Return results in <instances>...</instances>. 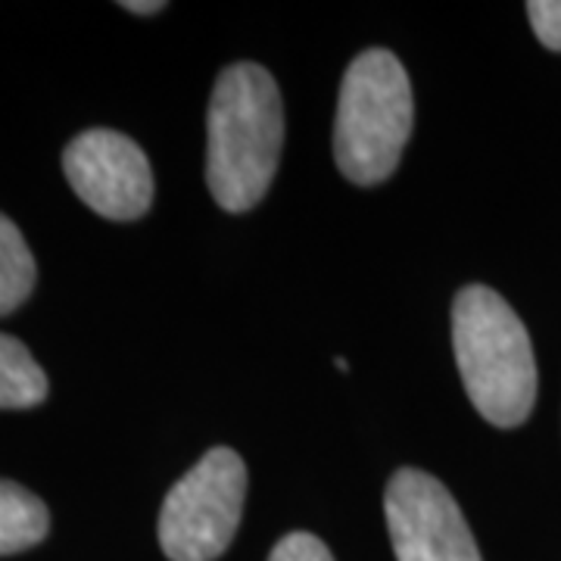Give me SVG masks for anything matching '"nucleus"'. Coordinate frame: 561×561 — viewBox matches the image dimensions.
<instances>
[{
	"label": "nucleus",
	"instance_id": "13",
	"mask_svg": "<svg viewBox=\"0 0 561 561\" xmlns=\"http://www.w3.org/2000/svg\"><path fill=\"white\" fill-rule=\"evenodd\" d=\"M334 365H337V368H341V371H350V365H346V359H341V356H337V359H334Z\"/></svg>",
	"mask_w": 561,
	"mask_h": 561
},
{
	"label": "nucleus",
	"instance_id": "12",
	"mask_svg": "<svg viewBox=\"0 0 561 561\" xmlns=\"http://www.w3.org/2000/svg\"><path fill=\"white\" fill-rule=\"evenodd\" d=\"M122 7H125L128 13H138V16H150V13H160V10H165V3H160V0H153V3H150V0H147V3H138V0H125Z\"/></svg>",
	"mask_w": 561,
	"mask_h": 561
},
{
	"label": "nucleus",
	"instance_id": "2",
	"mask_svg": "<svg viewBox=\"0 0 561 561\" xmlns=\"http://www.w3.org/2000/svg\"><path fill=\"white\" fill-rule=\"evenodd\" d=\"M453 346L468 400L496 427H518L537 402V362L524 321L496 290L471 284L453 302Z\"/></svg>",
	"mask_w": 561,
	"mask_h": 561
},
{
	"label": "nucleus",
	"instance_id": "1",
	"mask_svg": "<svg viewBox=\"0 0 561 561\" xmlns=\"http://www.w3.org/2000/svg\"><path fill=\"white\" fill-rule=\"evenodd\" d=\"M284 106L275 79L256 62L228 66L213 88L206 119V181L228 213H247L278 172Z\"/></svg>",
	"mask_w": 561,
	"mask_h": 561
},
{
	"label": "nucleus",
	"instance_id": "5",
	"mask_svg": "<svg viewBox=\"0 0 561 561\" xmlns=\"http://www.w3.org/2000/svg\"><path fill=\"white\" fill-rule=\"evenodd\" d=\"M397 561H481L459 502L434 474L400 468L383 493Z\"/></svg>",
	"mask_w": 561,
	"mask_h": 561
},
{
	"label": "nucleus",
	"instance_id": "11",
	"mask_svg": "<svg viewBox=\"0 0 561 561\" xmlns=\"http://www.w3.org/2000/svg\"><path fill=\"white\" fill-rule=\"evenodd\" d=\"M527 16H530L537 38L549 50H561V0H530Z\"/></svg>",
	"mask_w": 561,
	"mask_h": 561
},
{
	"label": "nucleus",
	"instance_id": "6",
	"mask_svg": "<svg viewBox=\"0 0 561 561\" xmlns=\"http://www.w3.org/2000/svg\"><path fill=\"white\" fill-rule=\"evenodd\" d=\"M62 172L79 201L103 219H140L153 203L150 160L135 140L119 131H81L62 150Z\"/></svg>",
	"mask_w": 561,
	"mask_h": 561
},
{
	"label": "nucleus",
	"instance_id": "3",
	"mask_svg": "<svg viewBox=\"0 0 561 561\" xmlns=\"http://www.w3.org/2000/svg\"><path fill=\"white\" fill-rule=\"evenodd\" d=\"M412 84L402 62L381 47L359 54L343 76L334 122V157L343 175L362 187L390 179L412 135Z\"/></svg>",
	"mask_w": 561,
	"mask_h": 561
},
{
	"label": "nucleus",
	"instance_id": "9",
	"mask_svg": "<svg viewBox=\"0 0 561 561\" xmlns=\"http://www.w3.org/2000/svg\"><path fill=\"white\" fill-rule=\"evenodd\" d=\"M35 256L22 231L0 213V316L16 312L32 297Z\"/></svg>",
	"mask_w": 561,
	"mask_h": 561
},
{
	"label": "nucleus",
	"instance_id": "10",
	"mask_svg": "<svg viewBox=\"0 0 561 561\" xmlns=\"http://www.w3.org/2000/svg\"><path fill=\"white\" fill-rule=\"evenodd\" d=\"M268 561H334V556L328 552V546L312 537V534H287L284 540L272 549Z\"/></svg>",
	"mask_w": 561,
	"mask_h": 561
},
{
	"label": "nucleus",
	"instance_id": "7",
	"mask_svg": "<svg viewBox=\"0 0 561 561\" xmlns=\"http://www.w3.org/2000/svg\"><path fill=\"white\" fill-rule=\"evenodd\" d=\"M50 530L47 505L25 486L0 481V556H16L38 546Z\"/></svg>",
	"mask_w": 561,
	"mask_h": 561
},
{
	"label": "nucleus",
	"instance_id": "4",
	"mask_svg": "<svg viewBox=\"0 0 561 561\" xmlns=\"http://www.w3.org/2000/svg\"><path fill=\"white\" fill-rule=\"evenodd\" d=\"M247 500V465L216 446L181 478L160 512V546L169 561H216L231 546Z\"/></svg>",
	"mask_w": 561,
	"mask_h": 561
},
{
	"label": "nucleus",
	"instance_id": "8",
	"mask_svg": "<svg viewBox=\"0 0 561 561\" xmlns=\"http://www.w3.org/2000/svg\"><path fill=\"white\" fill-rule=\"evenodd\" d=\"M47 375L28 346L0 331V409H32L47 400Z\"/></svg>",
	"mask_w": 561,
	"mask_h": 561
}]
</instances>
